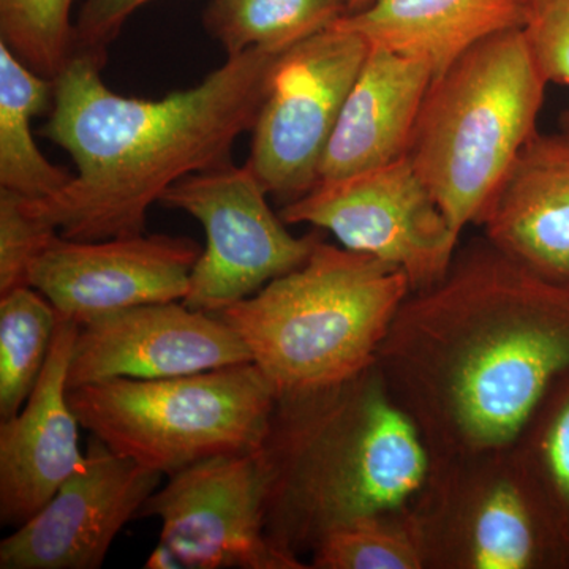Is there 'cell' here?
Segmentation results:
<instances>
[{"instance_id": "obj_17", "label": "cell", "mask_w": 569, "mask_h": 569, "mask_svg": "<svg viewBox=\"0 0 569 569\" xmlns=\"http://www.w3.org/2000/svg\"><path fill=\"white\" fill-rule=\"evenodd\" d=\"M432 67L370 47L326 148L320 181L383 167L408 156Z\"/></svg>"}, {"instance_id": "obj_16", "label": "cell", "mask_w": 569, "mask_h": 569, "mask_svg": "<svg viewBox=\"0 0 569 569\" xmlns=\"http://www.w3.org/2000/svg\"><path fill=\"white\" fill-rule=\"evenodd\" d=\"M478 223L519 263L569 280V133H535Z\"/></svg>"}, {"instance_id": "obj_14", "label": "cell", "mask_w": 569, "mask_h": 569, "mask_svg": "<svg viewBox=\"0 0 569 569\" xmlns=\"http://www.w3.org/2000/svg\"><path fill=\"white\" fill-rule=\"evenodd\" d=\"M253 362L244 340L222 318L171 302H152L80 325L69 389L114 378L156 380Z\"/></svg>"}, {"instance_id": "obj_1", "label": "cell", "mask_w": 569, "mask_h": 569, "mask_svg": "<svg viewBox=\"0 0 569 569\" xmlns=\"http://www.w3.org/2000/svg\"><path fill=\"white\" fill-rule=\"evenodd\" d=\"M377 366L432 458L509 448L569 372V280L475 239L410 291Z\"/></svg>"}, {"instance_id": "obj_5", "label": "cell", "mask_w": 569, "mask_h": 569, "mask_svg": "<svg viewBox=\"0 0 569 569\" xmlns=\"http://www.w3.org/2000/svg\"><path fill=\"white\" fill-rule=\"evenodd\" d=\"M548 84L522 29L489 37L433 78L408 157L459 241L538 133Z\"/></svg>"}, {"instance_id": "obj_28", "label": "cell", "mask_w": 569, "mask_h": 569, "mask_svg": "<svg viewBox=\"0 0 569 569\" xmlns=\"http://www.w3.org/2000/svg\"><path fill=\"white\" fill-rule=\"evenodd\" d=\"M144 568L148 569H178L182 568L181 561L174 556L173 550L168 549L167 546L159 542L156 549L152 550L149 559L146 560Z\"/></svg>"}, {"instance_id": "obj_2", "label": "cell", "mask_w": 569, "mask_h": 569, "mask_svg": "<svg viewBox=\"0 0 569 569\" xmlns=\"http://www.w3.org/2000/svg\"><path fill=\"white\" fill-rule=\"evenodd\" d=\"M283 51L250 48L200 84L160 100L130 99L104 84L102 66L74 54L54 80L40 134L70 153L77 174L29 208L71 241L144 233L148 212L190 174L227 167L236 140L253 130Z\"/></svg>"}, {"instance_id": "obj_7", "label": "cell", "mask_w": 569, "mask_h": 569, "mask_svg": "<svg viewBox=\"0 0 569 569\" xmlns=\"http://www.w3.org/2000/svg\"><path fill=\"white\" fill-rule=\"evenodd\" d=\"M407 511L425 569H569V541L511 447L432 458Z\"/></svg>"}, {"instance_id": "obj_8", "label": "cell", "mask_w": 569, "mask_h": 569, "mask_svg": "<svg viewBox=\"0 0 569 569\" xmlns=\"http://www.w3.org/2000/svg\"><path fill=\"white\" fill-rule=\"evenodd\" d=\"M266 197L249 163L187 176L163 193L160 203L189 213L206 233L183 305L222 312L306 263L320 236L296 238Z\"/></svg>"}, {"instance_id": "obj_13", "label": "cell", "mask_w": 569, "mask_h": 569, "mask_svg": "<svg viewBox=\"0 0 569 569\" xmlns=\"http://www.w3.org/2000/svg\"><path fill=\"white\" fill-rule=\"evenodd\" d=\"M203 250L189 238L144 233L103 241L56 236L29 271L62 320L78 325L129 307L171 302L189 293Z\"/></svg>"}, {"instance_id": "obj_12", "label": "cell", "mask_w": 569, "mask_h": 569, "mask_svg": "<svg viewBox=\"0 0 569 569\" xmlns=\"http://www.w3.org/2000/svg\"><path fill=\"white\" fill-rule=\"evenodd\" d=\"M163 475L93 437L77 473L0 542V569H97L112 542L160 488Z\"/></svg>"}, {"instance_id": "obj_9", "label": "cell", "mask_w": 569, "mask_h": 569, "mask_svg": "<svg viewBox=\"0 0 569 569\" xmlns=\"http://www.w3.org/2000/svg\"><path fill=\"white\" fill-rule=\"evenodd\" d=\"M369 50L358 33L329 26L279 56L247 160L268 194L290 203L320 181L326 148Z\"/></svg>"}, {"instance_id": "obj_6", "label": "cell", "mask_w": 569, "mask_h": 569, "mask_svg": "<svg viewBox=\"0 0 569 569\" xmlns=\"http://www.w3.org/2000/svg\"><path fill=\"white\" fill-rule=\"evenodd\" d=\"M277 392L254 362L173 378H114L69 389L82 429L160 475L260 451Z\"/></svg>"}, {"instance_id": "obj_19", "label": "cell", "mask_w": 569, "mask_h": 569, "mask_svg": "<svg viewBox=\"0 0 569 569\" xmlns=\"http://www.w3.org/2000/svg\"><path fill=\"white\" fill-rule=\"evenodd\" d=\"M54 81L40 77L0 41V187L44 200L71 176L48 162L32 137V121L52 104Z\"/></svg>"}, {"instance_id": "obj_25", "label": "cell", "mask_w": 569, "mask_h": 569, "mask_svg": "<svg viewBox=\"0 0 569 569\" xmlns=\"http://www.w3.org/2000/svg\"><path fill=\"white\" fill-rule=\"evenodd\" d=\"M58 234L24 197L0 189V296L29 287L33 261Z\"/></svg>"}, {"instance_id": "obj_27", "label": "cell", "mask_w": 569, "mask_h": 569, "mask_svg": "<svg viewBox=\"0 0 569 569\" xmlns=\"http://www.w3.org/2000/svg\"><path fill=\"white\" fill-rule=\"evenodd\" d=\"M152 0H86L74 26V54H84L103 67L108 47L126 21Z\"/></svg>"}, {"instance_id": "obj_3", "label": "cell", "mask_w": 569, "mask_h": 569, "mask_svg": "<svg viewBox=\"0 0 569 569\" xmlns=\"http://www.w3.org/2000/svg\"><path fill=\"white\" fill-rule=\"evenodd\" d=\"M260 456L266 535L298 560L343 523L408 508L432 462L377 362L339 383L277 396Z\"/></svg>"}, {"instance_id": "obj_24", "label": "cell", "mask_w": 569, "mask_h": 569, "mask_svg": "<svg viewBox=\"0 0 569 569\" xmlns=\"http://www.w3.org/2000/svg\"><path fill=\"white\" fill-rule=\"evenodd\" d=\"M74 0H0L2 41L26 67L54 81L74 56Z\"/></svg>"}, {"instance_id": "obj_11", "label": "cell", "mask_w": 569, "mask_h": 569, "mask_svg": "<svg viewBox=\"0 0 569 569\" xmlns=\"http://www.w3.org/2000/svg\"><path fill=\"white\" fill-rule=\"evenodd\" d=\"M138 518L162 523L160 542L190 569H306L266 535L260 451L201 460L171 475Z\"/></svg>"}, {"instance_id": "obj_4", "label": "cell", "mask_w": 569, "mask_h": 569, "mask_svg": "<svg viewBox=\"0 0 569 569\" xmlns=\"http://www.w3.org/2000/svg\"><path fill=\"white\" fill-rule=\"evenodd\" d=\"M406 272L318 241L306 263L213 316L244 340L277 396L339 383L376 365Z\"/></svg>"}, {"instance_id": "obj_23", "label": "cell", "mask_w": 569, "mask_h": 569, "mask_svg": "<svg viewBox=\"0 0 569 569\" xmlns=\"http://www.w3.org/2000/svg\"><path fill=\"white\" fill-rule=\"evenodd\" d=\"M313 569H425L406 509L378 512L329 531L310 552Z\"/></svg>"}, {"instance_id": "obj_21", "label": "cell", "mask_w": 569, "mask_h": 569, "mask_svg": "<svg viewBox=\"0 0 569 569\" xmlns=\"http://www.w3.org/2000/svg\"><path fill=\"white\" fill-rule=\"evenodd\" d=\"M59 316L32 287L0 296V419L24 407L50 355Z\"/></svg>"}, {"instance_id": "obj_26", "label": "cell", "mask_w": 569, "mask_h": 569, "mask_svg": "<svg viewBox=\"0 0 569 569\" xmlns=\"http://www.w3.org/2000/svg\"><path fill=\"white\" fill-rule=\"evenodd\" d=\"M522 31L546 80L569 86V0H527Z\"/></svg>"}, {"instance_id": "obj_18", "label": "cell", "mask_w": 569, "mask_h": 569, "mask_svg": "<svg viewBox=\"0 0 569 569\" xmlns=\"http://www.w3.org/2000/svg\"><path fill=\"white\" fill-rule=\"evenodd\" d=\"M527 0H373L335 22L369 47L421 59L443 73L497 33L522 29Z\"/></svg>"}, {"instance_id": "obj_20", "label": "cell", "mask_w": 569, "mask_h": 569, "mask_svg": "<svg viewBox=\"0 0 569 569\" xmlns=\"http://www.w3.org/2000/svg\"><path fill=\"white\" fill-rule=\"evenodd\" d=\"M346 0H212L206 26L227 56L250 48L284 51L347 13Z\"/></svg>"}, {"instance_id": "obj_30", "label": "cell", "mask_w": 569, "mask_h": 569, "mask_svg": "<svg viewBox=\"0 0 569 569\" xmlns=\"http://www.w3.org/2000/svg\"><path fill=\"white\" fill-rule=\"evenodd\" d=\"M560 122H561V130H565V132L569 133V108L567 111L563 112V114H561Z\"/></svg>"}, {"instance_id": "obj_15", "label": "cell", "mask_w": 569, "mask_h": 569, "mask_svg": "<svg viewBox=\"0 0 569 569\" xmlns=\"http://www.w3.org/2000/svg\"><path fill=\"white\" fill-rule=\"evenodd\" d=\"M80 325L59 318L50 355L24 407L0 425V522L18 529L84 463L69 369Z\"/></svg>"}, {"instance_id": "obj_29", "label": "cell", "mask_w": 569, "mask_h": 569, "mask_svg": "<svg viewBox=\"0 0 569 569\" xmlns=\"http://www.w3.org/2000/svg\"><path fill=\"white\" fill-rule=\"evenodd\" d=\"M347 9L351 11L365 9V7L372 3L373 0H346Z\"/></svg>"}, {"instance_id": "obj_10", "label": "cell", "mask_w": 569, "mask_h": 569, "mask_svg": "<svg viewBox=\"0 0 569 569\" xmlns=\"http://www.w3.org/2000/svg\"><path fill=\"white\" fill-rule=\"evenodd\" d=\"M279 216L287 224L329 231L346 249L396 266L406 272L411 291L447 274L459 249V239L408 156L318 181Z\"/></svg>"}, {"instance_id": "obj_22", "label": "cell", "mask_w": 569, "mask_h": 569, "mask_svg": "<svg viewBox=\"0 0 569 569\" xmlns=\"http://www.w3.org/2000/svg\"><path fill=\"white\" fill-rule=\"evenodd\" d=\"M511 449L569 541V372L542 397Z\"/></svg>"}]
</instances>
